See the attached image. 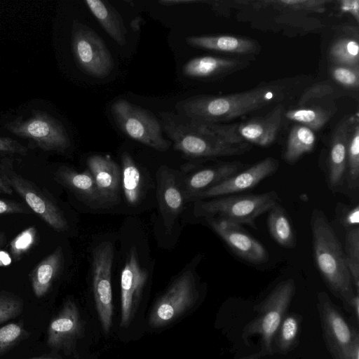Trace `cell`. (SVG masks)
<instances>
[{
    "label": "cell",
    "mask_w": 359,
    "mask_h": 359,
    "mask_svg": "<svg viewBox=\"0 0 359 359\" xmlns=\"http://www.w3.org/2000/svg\"><path fill=\"white\" fill-rule=\"evenodd\" d=\"M288 84L278 81L230 95L192 96L177 102L175 109L177 113L196 120L220 123L282 102L291 95L292 89Z\"/></svg>",
    "instance_id": "6da1fadb"
},
{
    "label": "cell",
    "mask_w": 359,
    "mask_h": 359,
    "mask_svg": "<svg viewBox=\"0 0 359 359\" xmlns=\"http://www.w3.org/2000/svg\"><path fill=\"white\" fill-rule=\"evenodd\" d=\"M162 130L174 148L187 157L209 158L241 155L250 149L248 143H233L216 133L211 123L174 111L159 112Z\"/></svg>",
    "instance_id": "7a4b0ae2"
},
{
    "label": "cell",
    "mask_w": 359,
    "mask_h": 359,
    "mask_svg": "<svg viewBox=\"0 0 359 359\" xmlns=\"http://www.w3.org/2000/svg\"><path fill=\"white\" fill-rule=\"evenodd\" d=\"M310 224L313 257L318 271L331 292L349 312L351 301L358 293L341 243L321 210L313 209Z\"/></svg>",
    "instance_id": "3957f363"
},
{
    "label": "cell",
    "mask_w": 359,
    "mask_h": 359,
    "mask_svg": "<svg viewBox=\"0 0 359 359\" xmlns=\"http://www.w3.org/2000/svg\"><path fill=\"white\" fill-rule=\"evenodd\" d=\"M292 278L280 282L257 306L256 317L243 328L242 337L245 342L255 335L259 337L257 352L242 359H262L274 353L273 340L295 293Z\"/></svg>",
    "instance_id": "277c9868"
},
{
    "label": "cell",
    "mask_w": 359,
    "mask_h": 359,
    "mask_svg": "<svg viewBox=\"0 0 359 359\" xmlns=\"http://www.w3.org/2000/svg\"><path fill=\"white\" fill-rule=\"evenodd\" d=\"M275 191L257 194L227 195L195 202V212L200 217H215L256 229L255 220L278 202Z\"/></svg>",
    "instance_id": "5b68a950"
},
{
    "label": "cell",
    "mask_w": 359,
    "mask_h": 359,
    "mask_svg": "<svg viewBox=\"0 0 359 359\" xmlns=\"http://www.w3.org/2000/svg\"><path fill=\"white\" fill-rule=\"evenodd\" d=\"M114 120L131 139L158 151H167L171 142L163 136L159 119L140 106L125 99H118L111 107Z\"/></svg>",
    "instance_id": "8992f818"
},
{
    "label": "cell",
    "mask_w": 359,
    "mask_h": 359,
    "mask_svg": "<svg viewBox=\"0 0 359 359\" xmlns=\"http://www.w3.org/2000/svg\"><path fill=\"white\" fill-rule=\"evenodd\" d=\"M0 177L20 196L34 213L55 231L62 232L67 230V221L59 207L34 184L15 171L13 159H1Z\"/></svg>",
    "instance_id": "52a82bcc"
},
{
    "label": "cell",
    "mask_w": 359,
    "mask_h": 359,
    "mask_svg": "<svg viewBox=\"0 0 359 359\" xmlns=\"http://www.w3.org/2000/svg\"><path fill=\"white\" fill-rule=\"evenodd\" d=\"M317 307L325 346L333 359H348L359 341L358 329L349 324L325 292L318 294Z\"/></svg>",
    "instance_id": "ba28073f"
},
{
    "label": "cell",
    "mask_w": 359,
    "mask_h": 359,
    "mask_svg": "<svg viewBox=\"0 0 359 359\" xmlns=\"http://www.w3.org/2000/svg\"><path fill=\"white\" fill-rule=\"evenodd\" d=\"M72 48L76 64L87 74L102 79L113 70L114 60L102 39L78 21L72 24Z\"/></svg>",
    "instance_id": "9c48e42d"
},
{
    "label": "cell",
    "mask_w": 359,
    "mask_h": 359,
    "mask_svg": "<svg viewBox=\"0 0 359 359\" xmlns=\"http://www.w3.org/2000/svg\"><path fill=\"white\" fill-rule=\"evenodd\" d=\"M11 133L33 141L44 151H64L70 146L65 128L46 111L34 110L27 119L16 118L5 125Z\"/></svg>",
    "instance_id": "30bf717a"
},
{
    "label": "cell",
    "mask_w": 359,
    "mask_h": 359,
    "mask_svg": "<svg viewBox=\"0 0 359 359\" xmlns=\"http://www.w3.org/2000/svg\"><path fill=\"white\" fill-rule=\"evenodd\" d=\"M198 296L194 272L183 271L156 301L150 313L151 326L161 327L175 321L196 304Z\"/></svg>",
    "instance_id": "8fae6325"
},
{
    "label": "cell",
    "mask_w": 359,
    "mask_h": 359,
    "mask_svg": "<svg viewBox=\"0 0 359 359\" xmlns=\"http://www.w3.org/2000/svg\"><path fill=\"white\" fill-rule=\"evenodd\" d=\"M283 114V105L278 104L262 117L229 124L211 123L216 133L230 142L268 147L276 139Z\"/></svg>",
    "instance_id": "7c38bea8"
},
{
    "label": "cell",
    "mask_w": 359,
    "mask_h": 359,
    "mask_svg": "<svg viewBox=\"0 0 359 359\" xmlns=\"http://www.w3.org/2000/svg\"><path fill=\"white\" fill-rule=\"evenodd\" d=\"M114 258V248L110 241L102 242L93 250V290L96 310L104 333L109 332L112 323L111 269Z\"/></svg>",
    "instance_id": "4fadbf2b"
},
{
    "label": "cell",
    "mask_w": 359,
    "mask_h": 359,
    "mask_svg": "<svg viewBox=\"0 0 359 359\" xmlns=\"http://www.w3.org/2000/svg\"><path fill=\"white\" fill-rule=\"evenodd\" d=\"M278 161L273 157H266L242 170L221 182L194 195L190 201L204 200L232 195L252 189L261 181L276 172Z\"/></svg>",
    "instance_id": "5bb4252c"
},
{
    "label": "cell",
    "mask_w": 359,
    "mask_h": 359,
    "mask_svg": "<svg viewBox=\"0 0 359 359\" xmlns=\"http://www.w3.org/2000/svg\"><path fill=\"white\" fill-rule=\"evenodd\" d=\"M148 272L140 265L136 248H130L121 275V323L128 327L137 310Z\"/></svg>",
    "instance_id": "9a60e30c"
},
{
    "label": "cell",
    "mask_w": 359,
    "mask_h": 359,
    "mask_svg": "<svg viewBox=\"0 0 359 359\" xmlns=\"http://www.w3.org/2000/svg\"><path fill=\"white\" fill-rule=\"evenodd\" d=\"M211 229L242 259L254 264L268 261L264 246L246 232L241 225L215 217H206Z\"/></svg>",
    "instance_id": "2e32d148"
},
{
    "label": "cell",
    "mask_w": 359,
    "mask_h": 359,
    "mask_svg": "<svg viewBox=\"0 0 359 359\" xmlns=\"http://www.w3.org/2000/svg\"><path fill=\"white\" fill-rule=\"evenodd\" d=\"M83 332V325L76 304L67 300L50 320L47 330V344L51 349L72 351Z\"/></svg>",
    "instance_id": "e0dca14e"
},
{
    "label": "cell",
    "mask_w": 359,
    "mask_h": 359,
    "mask_svg": "<svg viewBox=\"0 0 359 359\" xmlns=\"http://www.w3.org/2000/svg\"><path fill=\"white\" fill-rule=\"evenodd\" d=\"M176 172L166 165L156 172V196L165 227L170 231L182 212L186 202L182 189L177 181Z\"/></svg>",
    "instance_id": "ac0fdd59"
},
{
    "label": "cell",
    "mask_w": 359,
    "mask_h": 359,
    "mask_svg": "<svg viewBox=\"0 0 359 359\" xmlns=\"http://www.w3.org/2000/svg\"><path fill=\"white\" fill-rule=\"evenodd\" d=\"M88 170L92 174L104 205L114 203L121 187V171L109 156L95 154L86 160Z\"/></svg>",
    "instance_id": "d6986e66"
},
{
    "label": "cell",
    "mask_w": 359,
    "mask_h": 359,
    "mask_svg": "<svg viewBox=\"0 0 359 359\" xmlns=\"http://www.w3.org/2000/svg\"><path fill=\"white\" fill-rule=\"evenodd\" d=\"M352 116L341 120L333 133L327 162V181L330 189L340 187L346 177L349 128Z\"/></svg>",
    "instance_id": "ffe728a7"
},
{
    "label": "cell",
    "mask_w": 359,
    "mask_h": 359,
    "mask_svg": "<svg viewBox=\"0 0 359 359\" xmlns=\"http://www.w3.org/2000/svg\"><path fill=\"white\" fill-rule=\"evenodd\" d=\"M245 165L237 161L222 162L195 172L184 181L182 191L185 201L238 172Z\"/></svg>",
    "instance_id": "44dd1931"
},
{
    "label": "cell",
    "mask_w": 359,
    "mask_h": 359,
    "mask_svg": "<svg viewBox=\"0 0 359 359\" xmlns=\"http://www.w3.org/2000/svg\"><path fill=\"white\" fill-rule=\"evenodd\" d=\"M55 179L87 205L93 208L104 206L95 180L88 169L79 172L70 168L61 166L55 172Z\"/></svg>",
    "instance_id": "7402d4cb"
},
{
    "label": "cell",
    "mask_w": 359,
    "mask_h": 359,
    "mask_svg": "<svg viewBox=\"0 0 359 359\" xmlns=\"http://www.w3.org/2000/svg\"><path fill=\"white\" fill-rule=\"evenodd\" d=\"M191 46L236 55L254 54L259 45L250 38L233 35L191 36L186 38Z\"/></svg>",
    "instance_id": "603a6c76"
},
{
    "label": "cell",
    "mask_w": 359,
    "mask_h": 359,
    "mask_svg": "<svg viewBox=\"0 0 359 359\" xmlns=\"http://www.w3.org/2000/svg\"><path fill=\"white\" fill-rule=\"evenodd\" d=\"M243 65V61L237 58L205 55L187 61L182 71L189 77L207 79L235 72Z\"/></svg>",
    "instance_id": "cb8c5ba5"
},
{
    "label": "cell",
    "mask_w": 359,
    "mask_h": 359,
    "mask_svg": "<svg viewBox=\"0 0 359 359\" xmlns=\"http://www.w3.org/2000/svg\"><path fill=\"white\" fill-rule=\"evenodd\" d=\"M63 260L62 249L58 246L31 271L29 278L32 287L37 298H41L49 291L61 271Z\"/></svg>",
    "instance_id": "d4e9b609"
},
{
    "label": "cell",
    "mask_w": 359,
    "mask_h": 359,
    "mask_svg": "<svg viewBox=\"0 0 359 359\" xmlns=\"http://www.w3.org/2000/svg\"><path fill=\"white\" fill-rule=\"evenodd\" d=\"M85 4L105 32L119 45L126 42V29L117 10L107 1L86 0Z\"/></svg>",
    "instance_id": "484cf974"
},
{
    "label": "cell",
    "mask_w": 359,
    "mask_h": 359,
    "mask_svg": "<svg viewBox=\"0 0 359 359\" xmlns=\"http://www.w3.org/2000/svg\"><path fill=\"white\" fill-rule=\"evenodd\" d=\"M121 187L126 201L130 206L137 205L143 196L144 182L138 166L128 152L121 155Z\"/></svg>",
    "instance_id": "4316f807"
},
{
    "label": "cell",
    "mask_w": 359,
    "mask_h": 359,
    "mask_svg": "<svg viewBox=\"0 0 359 359\" xmlns=\"http://www.w3.org/2000/svg\"><path fill=\"white\" fill-rule=\"evenodd\" d=\"M316 137L311 129L299 124L290 130L284 152V160L290 164L297 162L303 155L311 152L316 144Z\"/></svg>",
    "instance_id": "83f0119b"
},
{
    "label": "cell",
    "mask_w": 359,
    "mask_h": 359,
    "mask_svg": "<svg viewBox=\"0 0 359 359\" xmlns=\"http://www.w3.org/2000/svg\"><path fill=\"white\" fill-rule=\"evenodd\" d=\"M329 57L333 65L359 67V43L358 34H345L331 43Z\"/></svg>",
    "instance_id": "f1b7e54d"
},
{
    "label": "cell",
    "mask_w": 359,
    "mask_h": 359,
    "mask_svg": "<svg viewBox=\"0 0 359 359\" xmlns=\"http://www.w3.org/2000/svg\"><path fill=\"white\" fill-rule=\"evenodd\" d=\"M269 231L280 245L293 248L296 245V238L292 226L284 209L278 203L269 211L267 218Z\"/></svg>",
    "instance_id": "f546056e"
},
{
    "label": "cell",
    "mask_w": 359,
    "mask_h": 359,
    "mask_svg": "<svg viewBox=\"0 0 359 359\" xmlns=\"http://www.w3.org/2000/svg\"><path fill=\"white\" fill-rule=\"evenodd\" d=\"M333 113L321 106H302L284 112L283 116L314 131L321 129Z\"/></svg>",
    "instance_id": "4dcf8cb0"
},
{
    "label": "cell",
    "mask_w": 359,
    "mask_h": 359,
    "mask_svg": "<svg viewBox=\"0 0 359 359\" xmlns=\"http://www.w3.org/2000/svg\"><path fill=\"white\" fill-rule=\"evenodd\" d=\"M359 122L358 114L352 116L349 128L346 178L348 187L357 190L359 187Z\"/></svg>",
    "instance_id": "1f68e13d"
},
{
    "label": "cell",
    "mask_w": 359,
    "mask_h": 359,
    "mask_svg": "<svg viewBox=\"0 0 359 359\" xmlns=\"http://www.w3.org/2000/svg\"><path fill=\"white\" fill-rule=\"evenodd\" d=\"M301 323V317L294 313L285 316L275 336L276 349L286 353L296 344Z\"/></svg>",
    "instance_id": "d6a6232c"
},
{
    "label": "cell",
    "mask_w": 359,
    "mask_h": 359,
    "mask_svg": "<svg viewBox=\"0 0 359 359\" xmlns=\"http://www.w3.org/2000/svg\"><path fill=\"white\" fill-rule=\"evenodd\" d=\"M344 255L352 282L359 292V227L347 231L345 236Z\"/></svg>",
    "instance_id": "836d02e7"
},
{
    "label": "cell",
    "mask_w": 359,
    "mask_h": 359,
    "mask_svg": "<svg viewBox=\"0 0 359 359\" xmlns=\"http://www.w3.org/2000/svg\"><path fill=\"white\" fill-rule=\"evenodd\" d=\"M29 335L21 320L0 327V357Z\"/></svg>",
    "instance_id": "e575fe53"
},
{
    "label": "cell",
    "mask_w": 359,
    "mask_h": 359,
    "mask_svg": "<svg viewBox=\"0 0 359 359\" xmlns=\"http://www.w3.org/2000/svg\"><path fill=\"white\" fill-rule=\"evenodd\" d=\"M36 229L31 226L21 231L10 243V250L14 261L22 257L34 245L36 239Z\"/></svg>",
    "instance_id": "d590c367"
},
{
    "label": "cell",
    "mask_w": 359,
    "mask_h": 359,
    "mask_svg": "<svg viewBox=\"0 0 359 359\" xmlns=\"http://www.w3.org/2000/svg\"><path fill=\"white\" fill-rule=\"evenodd\" d=\"M332 79L341 86L357 90L359 86V67L333 65L330 68Z\"/></svg>",
    "instance_id": "8d00e7d4"
},
{
    "label": "cell",
    "mask_w": 359,
    "mask_h": 359,
    "mask_svg": "<svg viewBox=\"0 0 359 359\" xmlns=\"http://www.w3.org/2000/svg\"><path fill=\"white\" fill-rule=\"evenodd\" d=\"M23 310L22 299L10 292L0 293V324L18 317Z\"/></svg>",
    "instance_id": "74e56055"
},
{
    "label": "cell",
    "mask_w": 359,
    "mask_h": 359,
    "mask_svg": "<svg viewBox=\"0 0 359 359\" xmlns=\"http://www.w3.org/2000/svg\"><path fill=\"white\" fill-rule=\"evenodd\" d=\"M334 92L333 86L327 81L316 83L306 90L299 100L298 105L304 106L311 100L321 99L330 95Z\"/></svg>",
    "instance_id": "f35d334b"
},
{
    "label": "cell",
    "mask_w": 359,
    "mask_h": 359,
    "mask_svg": "<svg viewBox=\"0 0 359 359\" xmlns=\"http://www.w3.org/2000/svg\"><path fill=\"white\" fill-rule=\"evenodd\" d=\"M28 149L14 139L0 137V154L26 155Z\"/></svg>",
    "instance_id": "ab89813d"
},
{
    "label": "cell",
    "mask_w": 359,
    "mask_h": 359,
    "mask_svg": "<svg viewBox=\"0 0 359 359\" xmlns=\"http://www.w3.org/2000/svg\"><path fill=\"white\" fill-rule=\"evenodd\" d=\"M342 226L347 231L358 227L359 224V205L344 210L339 218Z\"/></svg>",
    "instance_id": "60d3db41"
},
{
    "label": "cell",
    "mask_w": 359,
    "mask_h": 359,
    "mask_svg": "<svg viewBox=\"0 0 359 359\" xmlns=\"http://www.w3.org/2000/svg\"><path fill=\"white\" fill-rule=\"evenodd\" d=\"M13 213H30L23 204L13 201L0 198V215Z\"/></svg>",
    "instance_id": "b9f144b4"
},
{
    "label": "cell",
    "mask_w": 359,
    "mask_h": 359,
    "mask_svg": "<svg viewBox=\"0 0 359 359\" xmlns=\"http://www.w3.org/2000/svg\"><path fill=\"white\" fill-rule=\"evenodd\" d=\"M339 7L342 13H348L355 21L359 22V1L358 0H341L337 1Z\"/></svg>",
    "instance_id": "7bdbcfd3"
},
{
    "label": "cell",
    "mask_w": 359,
    "mask_h": 359,
    "mask_svg": "<svg viewBox=\"0 0 359 359\" xmlns=\"http://www.w3.org/2000/svg\"><path fill=\"white\" fill-rule=\"evenodd\" d=\"M349 313H351L355 320L358 322L359 319V294H357L351 301Z\"/></svg>",
    "instance_id": "ee69618b"
},
{
    "label": "cell",
    "mask_w": 359,
    "mask_h": 359,
    "mask_svg": "<svg viewBox=\"0 0 359 359\" xmlns=\"http://www.w3.org/2000/svg\"><path fill=\"white\" fill-rule=\"evenodd\" d=\"M11 263V257L6 251L0 250V266H6Z\"/></svg>",
    "instance_id": "f6af8a7d"
},
{
    "label": "cell",
    "mask_w": 359,
    "mask_h": 359,
    "mask_svg": "<svg viewBox=\"0 0 359 359\" xmlns=\"http://www.w3.org/2000/svg\"><path fill=\"white\" fill-rule=\"evenodd\" d=\"M13 190L0 177V193L11 195Z\"/></svg>",
    "instance_id": "bcb514c9"
},
{
    "label": "cell",
    "mask_w": 359,
    "mask_h": 359,
    "mask_svg": "<svg viewBox=\"0 0 359 359\" xmlns=\"http://www.w3.org/2000/svg\"><path fill=\"white\" fill-rule=\"evenodd\" d=\"M6 236L3 232H0V246L5 242Z\"/></svg>",
    "instance_id": "7dc6e473"
},
{
    "label": "cell",
    "mask_w": 359,
    "mask_h": 359,
    "mask_svg": "<svg viewBox=\"0 0 359 359\" xmlns=\"http://www.w3.org/2000/svg\"><path fill=\"white\" fill-rule=\"evenodd\" d=\"M29 359H57V358H46V357H33Z\"/></svg>",
    "instance_id": "c3c4849f"
}]
</instances>
